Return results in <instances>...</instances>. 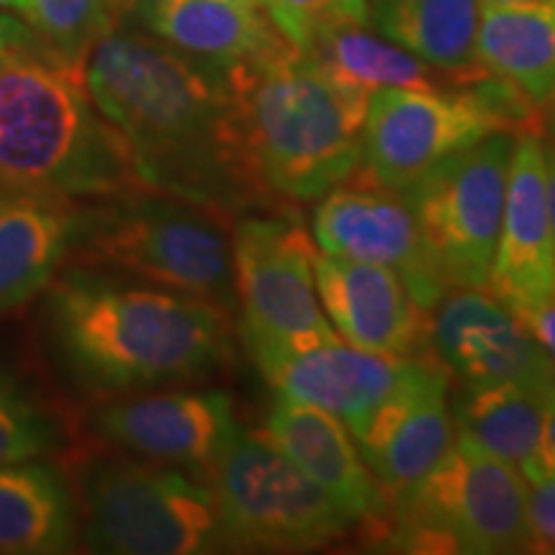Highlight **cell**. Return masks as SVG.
Listing matches in <instances>:
<instances>
[{
    "instance_id": "cell-37",
    "label": "cell",
    "mask_w": 555,
    "mask_h": 555,
    "mask_svg": "<svg viewBox=\"0 0 555 555\" xmlns=\"http://www.w3.org/2000/svg\"><path fill=\"white\" fill-rule=\"evenodd\" d=\"M131 3H134V0H131ZM242 3H255V0H242ZM255 5H258V3H255Z\"/></svg>"
},
{
    "instance_id": "cell-18",
    "label": "cell",
    "mask_w": 555,
    "mask_h": 555,
    "mask_svg": "<svg viewBox=\"0 0 555 555\" xmlns=\"http://www.w3.org/2000/svg\"><path fill=\"white\" fill-rule=\"evenodd\" d=\"M260 435L324 489L356 522L367 545L378 535L388 496L337 416L301 401L278 397Z\"/></svg>"
},
{
    "instance_id": "cell-3",
    "label": "cell",
    "mask_w": 555,
    "mask_h": 555,
    "mask_svg": "<svg viewBox=\"0 0 555 555\" xmlns=\"http://www.w3.org/2000/svg\"><path fill=\"white\" fill-rule=\"evenodd\" d=\"M224 78L255 178L278 206L314 204L360 170L371 99L311 54L291 44Z\"/></svg>"
},
{
    "instance_id": "cell-7",
    "label": "cell",
    "mask_w": 555,
    "mask_h": 555,
    "mask_svg": "<svg viewBox=\"0 0 555 555\" xmlns=\"http://www.w3.org/2000/svg\"><path fill=\"white\" fill-rule=\"evenodd\" d=\"M371 545L388 553H530L525 476L455 435L425 476L388 494Z\"/></svg>"
},
{
    "instance_id": "cell-11",
    "label": "cell",
    "mask_w": 555,
    "mask_h": 555,
    "mask_svg": "<svg viewBox=\"0 0 555 555\" xmlns=\"http://www.w3.org/2000/svg\"><path fill=\"white\" fill-rule=\"evenodd\" d=\"M517 137H486L437 163L401 193L450 291L486 288Z\"/></svg>"
},
{
    "instance_id": "cell-20",
    "label": "cell",
    "mask_w": 555,
    "mask_h": 555,
    "mask_svg": "<svg viewBox=\"0 0 555 555\" xmlns=\"http://www.w3.org/2000/svg\"><path fill=\"white\" fill-rule=\"evenodd\" d=\"M127 18L221 75L291 47L258 5L242 0H134Z\"/></svg>"
},
{
    "instance_id": "cell-32",
    "label": "cell",
    "mask_w": 555,
    "mask_h": 555,
    "mask_svg": "<svg viewBox=\"0 0 555 555\" xmlns=\"http://www.w3.org/2000/svg\"><path fill=\"white\" fill-rule=\"evenodd\" d=\"M39 44L37 34L31 31V26L26 21H21L13 13L0 11V54L21 50V47Z\"/></svg>"
},
{
    "instance_id": "cell-15",
    "label": "cell",
    "mask_w": 555,
    "mask_h": 555,
    "mask_svg": "<svg viewBox=\"0 0 555 555\" xmlns=\"http://www.w3.org/2000/svg\"><path fill=\"white\" fill-rule=\"evenodd\" d=\"M433 356L461 384H519L555 391V365L522 317L486 288L448 291L429 311Z\"/></svg>"
},
{
    "instance_id": "cell-10",
    "label": "cell",
    "mask_w": 555,
    "mask_h": 555,
    "mask_svg": "<svg viewBox=\"0 0 555 555\" xmlns=\"http://www.w3.org/2000/svg\"><path fill=\"white\" fill-rule=\"evenodd\" d=\"M240 335L249 356L337 339L314 281V240L291 211L240 217L232 227Z\"/></svg>"
},
{
    "instance_id": "cell-29",
    "label": "cell",
    "mask_w": 555,
    "mask_h": 555,
    "mask_svg": "<svg viewBox=\"0 0 555 555\" xmlns=\"http://www.w3.org/2000/svg\"><path fill=\"white\" fill-rule=\"evenodd\" d=\"M270 24L298 50L319 34L347 24H367V0H255Z\"/></svg>"
},
{
    "instance_id": "cell-22",
    "label": "cell",
    "mask_w": 555,
    "mask_h": 555,
    "mask_svg": "<svg viewBox=\"0 0 555 555\" xmlns=\"http://www.w3.org/2000/svg\"><path fill=\"white\" fill-rule=\"evenodd\" d=\"M483 0H367V26L450 78H483L476 41Z\"/></svg>"
},
{
    "instance_id": "cell-31",
    "label": "cell",
    "mask_w": 555,
    "mask_h": 555,
    "mask_svg": "<svg viewBox=\"0 0 555 555\" xmlns=\"http://www.w3.org/2000/svg\"><path fill=\"white\" fill-rule=\"evenodd\" d=\"M519 470H522V476H555V391L545 404L543 429H540L535 453Z\"/></svg>"
},
{
    "instance_id": "cell-23",
    "label": "cell",
    "mask_w": 555,
    "mask_h": 555,
    "mask_svg": "<svg viewBox=\"0 0 555 555\" xmlns=\"http://www.w3.org/2000/svg\"><path fill=\"white\" fill-rule=\"evenodd\" d=\"M476 54L486 75L543 106L555 93V0L483 5Z\"/></svg>"
},
{
    "instance_id": "cell-33",
    "label": "cell",
    "mask_w": 555,
    "mask_h": 555,
    "mask_svg": "<svg viewBox=\"0 0 555 555\" xmlns=\"http://www.w3.org/2000/svg\"><path fill=\"white\" fill-rule=\"evenodd\" d=\"M543 157H545V198H547V219H551L553 249H555V147L543 137Z\"/></svg>"
},
{
    "instance_id": "cell-17",
    "label": "cell",
    "mask_w": 555,
    "mask_h": 555,
    "mask_svg": "<svg viewBox=\"0 0 555 555\" xmlns=\"http://www.w3.org/2000/svg\"><path fill=\"white\" fill-rule=\"evenodd\" d=\"M317 296L339 339L380 356H425V311L393 270L317 253Z\"/></svg>"
},
{
    "instance_id": "cell-5",
    "label": "cell",
    "mask_w": 555,
    "mask_h": 555,
    "mask_svg": "<svg viewBox=\"0 0 555 555\" xmlns=\"http://www.w3.org/2000/svg\"><path fill=\"white\" fill-rule=\"evenodd\" d=\"M65 262L139 278L237 317L229 219L168 193L137 185L73 206Z\"/></svg>"
},
{
    "instance_id": "cell-35",
    "label": "cell",
    "mask_w": 555,
    "mask_h": 555,
    "mask_svg": "<svg viewBox=\"0 0 555 555\" xmlns=\"http://www.w3.org/2000/svg\"><path fill=\"white\" fill-rule=\"evenodd\" d=\"M29 3L31 0H0V11L13 13V16L18 18H26V13H29Z\"/></svg>"
},
{
    "instance_id": "cell-27",
    "label": "cell",
    "mask_w": 555,
    "mask_h": 555,
    "mask_svg": "<svg viewBox=\"0 0 555 555\" xmlns=\"http://www.w3.org/2000/svg\"><path fill=\"white\" fill-rule=\"evenodd\" d=\"M131 0H31L26 24L47 52L69 67H86L103 37L124 26Z\"/></svg>"
},
{
    "instance_id": "cell-38",
    "label": "cell",
    "mask_w": 555,
    "mask_h": 555,
    "mask_svg": "<svg viewBox=\"0 0 555 555\" xmlns=\"http://www.w3.org/2000/svg\"><path fill=\"white\" fill-rule=\"evenodd\" d=\"M0 208H3V201H0Z\"/></svg>"
},
{
    "instance_id": "cell-13",
    "label": "cell",
    "mask_w": 555,
    "mask_h": 555,
    "mask_svg": "<svg viewBox=\"0 0 555 555\" xmlns=\"http://www.w3.org/2000/svg\"><path fill=\"white\" fill-rule=\"evenodd\" d=\"M311 240L324 255L393 270L425 311H433L450 291L429 258L404 196L358 172L314 201Z\"/></svg>"
},
{
    "instance_id": "cell-12",
    "label": "cell",
    "mask_w": 555,
    "mask_h": 555,
    "mask_svg": "<svg viewBox=\"0 0 555 555\" xmlns=\"http://www.w3.org/2000/svg\"><path fill=\"white\" fill-rule=\"evenodd\" d=\"M88 429L101 446L180 468L206 483L242 433L227 391L185 386L106 399L88 414Z\"/></svg>"
},
{
    "instance_id": "cell-8",
    "label": "cell",
    "mask_w": 555,
    "mask_h": 555,
    "mask_svg": "<svg viewBox=\"0 0 555 555\" xmlns=\"http://www.w3.org/2000/svg\"><path fill=\"white\" fill-rule=\"evenodd\" d=\"M494 134H543V116L491 75L446 88H380L365 108L358 176L404 193L437 163Z\"/></svg>"
},
{
    "instance_id": "cell-26",
    "label": "cell",
    "mask_w": 555,
    "mask_h": 555,
    "mask_svg": "<svg viewBox=\"0 0 555 555\" xmlns=\"http://www.w3.org/2000/svg\"><path fill=\"white\" fill-rule=\"evenodd\" d=\"M343 86L371 99L380 88H446L461 82L399 44L367 31V24L330 29L304 50Z\"/></svg>"
},
{
    "instance_id": "cell-1",
    "label": "cell",
    "mask_w": 555,
    "mask_h": 555,
    "mask_svg": "<svg viewBox=\"0 0 555 555\" xmlns=\"http://www.w3.org/2000/svg\"><path fill=\"white\" fill-rule=\"evenodd\" d=\"M82 78L142 189L191 201L229 221L288 211L255 178L227 78L217 69L147 31L119 26L88 54Z\"/></svg>"
},
{
    "instance_id": "cell-21",
    "label": "cell",
    "mask_w": 555,
    "mask_h": 555,
    "mask_svg": "<svg viewBox=\"0 0 555 555\" xmlns=\"http://www.w3.org/2000/svg\"><path fill=\"white\" fill-rule=\"evenodd\" d=\"M78 535V496L57 466L44 457L0 466V553H69Z\"/></svg>"
},
{
    "instance_id": "cell-14",
    "label": "cell",
    "mask_w": 555,
    "mask_h": 555,
    "mask_svg": "<svg viewBox=\"0 0 555 555\" xmlns=\"http://www.w3.org/2000/svg\"><path fill=\"white\" fill-rule=\"evenodd\" d=\"M249 358L278 397L324 409L337 416L350 435H358L420 376L433 352L380 356L337 337L301 350L255 352Z\"/></svg>"
},
{
    "instance_id": "cell-9",
    "label": "cell",
    "mask_w": 555,
    "mask_h": 555,
    "mask_svg": "<svg viewBox=\"0 0 555 555\" xmlns=\"http://www.w3.org/2000/svg\"><path fill=\"white\" fill-rule=\"evenodd\" d=\"M232 553H311L358 530L352 517L260 433H242L211 474Z\"/></svg>"
},
{
    "instance_id": "cell-36",
    "label": "cell",
    "mask_w": 555,
    "mask_h": 555,
    "mask_svg": "<svg viewBox=\"0 0 555 555\" xmlns=\"http://www.w3.org/2000/svg\"><path fill=\"white\" fill-rule=\"evenodd\" d=\"M491 3H515V0H483V5H491Z\"/></svg>"
},
{
    "instance_id": "cell-19",
    "label": "cell",
    "mask_w": 555,
    "mask_h": 555,
    "mask_svg": "<svg viewBox=\"0 0 555 555\" xmlns=\"http://www.w3.org/2000/svg\"><path fill=\"white\" fill-rule=\"evenodd\" d=\"M448 391V367L433 356L397 399L352 435L386 496L425 476L455 442Z\"/></svg>"
},
{
    "instance_id": "cell-4",
    "label": "cell",
    "mask_w": 555,
    "mask_h": 555,
    "mask_svg": "<svg viewBox=\"0 0 555 555\" xmlns=\"http://www.w3.org/2000/svg\"><path fill=\"white\" fill-rule=\"evenodd\" d=\"M82 69L39 44L0 54V196L73 201L137 189Z\"/></svg>"
},
{
    "instance_id": "cell-28",
    "label": "cell",
    "mask_w": 555,
    "mask_h": 555,
    "mask_svg": "<svg viewBox=\"0 0 555 555\" xmlns=\"http://www.w3.org/2000/svg\"><path fill=\"white\" fill-rule=\"evenodd\" d=\"M60 446L54 416L0 363V466L47 457Z\"/></svg>"
},
{
    "instance_id": "cell-16",
    "label": "cell",
    "mask_w": 555,
    "mask_h": 555,
    "mask_svg": "<svg viewBox=\"0 0 555 555\" xmlns=\"http://www.w3.org/2000/svg\"><path fill=\"white\" fill-rule=\"evenodd\" d=\"M486 291L522 319L555 304L543 134H519L512 150L502 227Z\"/></svg>"
},
{
    "instance_id": "cell-6",
    "label": "cell",
    "mask_w": 555,
    "mask_h": 555,
    "mask_svg": "<svg viewBox=\"0 0 555 555\" xmlns=\"http://www.w3.org/2000/svg\"><path fill=\"white\" fill-rule=\"evenodd\" d=\"M80 530L90 551L114 555L232 553L211 483L106 448L75 463Z\"/></svg>"
},
{
    "instance_id": "cell-24",
    "label": "cell",
    "mask_w": 555,
    "mask_h": 555,
    "mask_svg": "<svg viewBox=\"0 0 555 555\" xmlns=\"http://www.w3.org/2000/svg\"><path fill=\"white\" fill-rule=\"evenodd\" d=\"M73 206L52 198H9L0 208V314L24 307L65 266Z\"/></svg>"
},
{
    "instance_id": "cell-30",
    "label": "cell",
    "mask_w": 555,
    "mask_h": 555,
    "mask_svg": "<svg viewBox=\"0 0 555 555\" xmlns=\"http://www.w3.org/2000/svg\"><path fill=\"white\" fill-rule=\"evenodd\" d=\"M530 553H555V476H525Z\"/></svg>"
},
{
    "instance_id": "cell-34",
    "label": "cell",
    "mask_w": 555,
    "mask_h": 555,
    "mask_svg": "<svg viewBox=\"0 0 555 555\" xmlns=\"http://www.w3.org/2000/svg\"><path fill=\"white\" fill-rule=\"evenodd\" d=\"M540 116H543V134L555 147V93L540 106Z\"/></svg>"
},
{
    "instance_id": "cell-2",
    "label": "cell",
    "mask_w": 555,
    "mask_h": 555,
    "mask_svg": "<svg viewBox=\"0 0 555 555\" xmlns=\"http://www.w3.org/2000/svg\"><path fill=\"white\" fill-rule=\"evenodd\" d=\"M41 322L65 378L101 401L201 384L234 360L227 311L114 270H57Z\"/></svg>"
},
{
    "instance_id": "cell-25",
    "label": "cell",
    "mask_w": 555,
    "mask_h": 555,
    "mask_svg": "<svg viewBox=\"0 0 555 555\" xmlns=\"http://www.w3.org/2000/svg\"><path fill=\"white\" fill-rule=\"evenodd\" d=\"M551 393L519 384H461L450 401L455 435L522 468L538 448Z\"/></svg>"
}]
</instances>
